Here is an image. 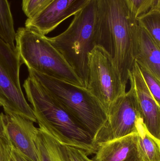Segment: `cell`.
<instances>
[{
  "label": "cell",
  "instance_id": "44dd1931",
  "mask_svg": "<svg viewBox=\"0 0 160 161\" xmlns=\"http://www.w3.org/2000/svg\"><path fill=\"white\" fill-rule=\"evenodd\" d=\"M61 146L68 161H94L83 150L63 143Z\"/></svg>",
  "mask_w": 160,
  "mask_h": 161
},
{
  "label": "cell",
  "instance_id": "9a60e30c",
  "mask_svg": "<svg viewBox=\"0 0 160 161\" xmlns=\"http://www.w3.org/2000/svg\"><path fill=\"white\" fill-rule=\"evenodd\" d=\"M137 135L141 161H160V141L147 131L142 119L138 124Z\"/></svg>",
  "mask_w": 160,
  "mask_h": 161
},
{
  "label": "cell",
  "instance_id": "5b68a950",
  "mask_svg": "<svg viewBox=\"0 0 160 161\" xmlns=\"http://www.w3.org/2000/svg\"><path fill=\"white\" fill-rule=\"evenodd\" d=\"M16 49L22 64L32 69L76 86L84 83L48 37L27 27L16 32Z\"/></svg>",
  "mask_w": 160,
  "mask_h": 161
},
{
  "label": "cell",
  "instance_id": "d6986e66",
  "mask_svg": "<svg viewBox=\"0 0 160 161\" xmlns=\"http://www.w3.org/2000/svg\"><path fill=\"white\" fill-rule=\"evenodd\" d=\"M158 0H126L133 17L139 16L148 11Z\"/></svg>",
  "mask_w": 160,
  "mask_h": 161
},
{
  "label": "cell",
  "instance_id": "7a4b0ae2",
  "mask_svg": "<svg viewBox=\"0 0 160 161\" xmlns=\"http://www.w3.org/2000/svg\"><path fill=\"white\" fill-rule=\"evenodd\" d=\"M37 123L61 143L83 150L87 155L95 154L97 146L54 97L39 82L29 75L23 83Z\"/></svg>",
  "mask_w": 160,
  "mask_h": 161
},
{
  "label": "cell",
  "instance_id": "603a6c76",
  "mask_svg": "<svg viewBox=\"0 0 160 161\" xmlns=\"http://www.w3.org/2000/svg\"><path fill=\"white\" fill-rule=\"evenodd\" d=\"M11 146V157L10 161H32L18 150Z\"/></svg>",
  "mask_w": 160,
  "mask_h": 161
},
{
  "label": "cell",
  "instance_id": "2e32d148",
  "mask_svg": "<svg viewBox=\"0 0 160 161\" xmlns=\"http://www.w3.org/2000/svg\"><path fill=\"white\" fill-rule=\"evenodd\" d=\"M16 31L10 5L8 0H0V38L12 49L15 45Z\"/></svg>",
  "mask_w": 160,
  "mask_h": 161
},
{
  "label": "cell",
  "instance_id": "ba28073f",
  "mask_svg": "<svg viewBox=\"0 0 160 161\" xmlns=\"http://www.w3.org/2000/svg\"><path fill=\"white\" fill-rule=\"evenodd\" d=\"M142 119L134 89L131 86L108 110L106 122L97 133L94 142L97 146L136 133Z\"/></svg>",
  "mask_w": 160,
  "mask_h": 161
},
{
  "label": "cell",
  "instance_id": "8992f818",
  "mask_svg": "<svg viewBox=\"0 0 160 161\" xmlns=\"http://www.w3.org/2000/svg\"><path fill=\"white\" fill-rule=\"evenodd\" d=\"M113 58L103 45H96L88 54L85 88L107 112L114 102L126 92Z\"/></svg>",
  "mask_w": 160,
  "mask_h": 161
},
{
  "label": "cell",
  "instance_id": "cb8c5ba5",
  "mask_svg": "<svg viewBox=\"0 0 160 161\" xmlns=\"http://www.w3.org/2000/svg\"><path fill=\"white\" fill-rule=\"evenodd\" d=\"M0 106H2V104H1V102H0Z\"/></svg>",
  "mask_w": 160,
  "mask_h": 161
},
{
  "label": "cell",
  "instance_id": "7402d4cb",
  "mask_svg": "<svg viewBox=\"0 0 160 161\" xmlns=\"http://www.w3.org/2000/svg\"><path fill=\"white\" fill-rule=\"evenodd\" d=\"M11 146L0 136V161H10Z\"/></svg>",
  "mask_w": 160,
  "mask_h": 161
},
{
  "label": "cell",
  "instance_id": "ffe728a7",
  "mask_svg": "<svg viewBox=\"0 0 160 161\" xmlns=\"http://www.w3.org/2000/svg\"><path fill=\"white\" fill-rule=\"evenodd\" d=\"M140 69L147 86L155 100L160 105V80L144 69L140 68Z\"/></svg>",
  "mask_w": 160,
  "mask_h": 161
},
{
  "label": "cell",
  "instance_id": "30bf717a",
  "mask_svg": "<svg viewBox=\"0 0 160 161\" xmlns=\"http://www.w3.org/2000/svg\"><path fill=\"white\" fill-rule=\"evenodd\" d=\"M92 0H53L38 14L27 19L25 27L46 36L80 11Z\"/></svg>",
  "mask_w": 160,
  "mask_h": 161
},
{
  "label": "cell",
  "instance_id": "4fadbf2b",
  "mask_svg": "<svg viewBox=\"0 0 160 161\" xmlns=\"http://www.w3.org/2000/svg\"><path fill=\"white\" fill-rule=\"evenodd\" d=\"M134 60L140 68L160 80V46L139 25L135 42Z\"/></svg>",
  "mask_w": 160,
  "mask_h": 161
},
{
  "label": "cell",
  "instance_id": "52a82bcc",
  "mask_svg": "<svg viewBox=\"0 0 160 161\" xmlns=\"http://www.w3.org/2000/svg\"><path fill=\"white\" fill-rule=\"evenodd\" d=\"M22 65L16 49L0 38V102L4 113L21 115L37 123L31 106L23 93L20 82Z\"/></svg>",
  "mask_w": 160,
  "mask_h": 161
},
{
  "label": "cell",
  "instance_id": "3957f363",
  "mask_svg": "<svg viewBox=\"0 0 160 161\" xmlns=\"http://www.w3.org/2000/svg\"><path fill=\"white\" fill-rule=\"evenodd\" d=\"M28 71L29 75L45 88L94 141L106 122L107 113L89 90L34 70Z\"/></svg>",
  "mask_w": 160,
  "mask_h": 161
},
{
  "label": "cell",
  "instance_id": "9c48e42d",
  "mask_svg": "<svg viewBox=\"0 0 160 161\" xmlns=\"http://www.w3.org/2000/svg\"><path fill=\"white\" fill-rule=\"evenodd\" d=\"M37 133L32 120L16 114H0V136L32 161H39L35 145Z\"/></svg>",
  "mask_w": 160,
  "mask_h": 161
},
{
  "label": "cell",
  "instance_id": "277c9868",
  "mask_svg": "<svg viewBox=\"0 0 160 161\" xmlns=\"http://www.w3.org/2000/svg\"><path fill=\"white\" fill-rule=\"evenodd\" d=\"M48 39L74 69L85 87L87 55L95 46L101 45L97 28L96 0H92L75 14L63 33Z\"/></svg>",
  "mask_w": 160,
  "mask_h": 161
},
{
  "label": "cell",
  "instance_id": "8fae6325",
  "mask_svg": "<svg viewBox=\"0 0 160 161\" xmlns=\"http://www.w3.org/2000/svg\"><path fill=\"white\" fill-rule=\"evenodd\" d=\"M129 80L134 89L146 128L153 137L160 141V105L147 86L136 61L129 72Z\"/></svg>",
  "mask_w": 160,
  "mask_h": 161
},
{
  "label": "cell",
  "instance_id": "ac0fdd59",
  "mask_svg": "<svg viewBox=\"0 0 160 161\" xmlns=\"http://www.w3.org/2000/svg\"><path fill=\"white\" fill-rule=\"evenodd\" d=\"M53 0H22V9L27 19L31 18L47 7Z\"/></svg>",
  "mask_w": 160,
  "mask_h": 161
},
{
  "label": "cell",
  "instance_id": "5bb4252c",
  "mask_svg": "<svg viewBox=\"0 0 160 161\" xmlns=\"http://www.w3.org/2000/svg\"><path fill=\"white\" fill-rule=\"evenodd\" d=\"M35 139V145L39 161H68L61 143L41 124Z\"/></svg>",
  "mask_w": 160,
  "mask_h": 161
},
{
  "label": "cell",
  "instance_id": "6da1fadb",
  "mask_svg": "<svg viewBox=\"0 0 160 161\" xmlns=\"http://www.w3.org/2000/svg\"><path fill=\"white\" fill-rule=\"evenodd\" d=\"M96 25L101 45L109 49L123 81L127 84L134 60L139 29L126 0H96Z\"/></svg>",
  "mask_w": 160,
  "mask_h": 161
},
{
  "label": "cell",
  "instance_id": "e0dca14e",
  "mask_svg": "<svg viewBox=\"0 0 160 161\" xmlns=\"http://www.w3.org/2000/svg\"><path fill=\"white\" fill-rule=\"evenodd\" d=\"M136 19L139 25L160 46V0H158L148 11Z\"/></svg>",
  "mask_w": 160,
  "mask_h": 161
},
{
  "label": "cell",
  "instance_id": "7c38bea8",
  "mask_svg": "<svg viewBox=\"0 0 160 161\" xmlns=\"http://www.w3.org/2000/svg\"><path fill=\"white\" fill-rule=\"evenodd\" d=\"M94 161H142L137 133L97 146Z\"/></svg>",
  "mask_w": 160,
  "mask_h": 161
}]
</instances>
